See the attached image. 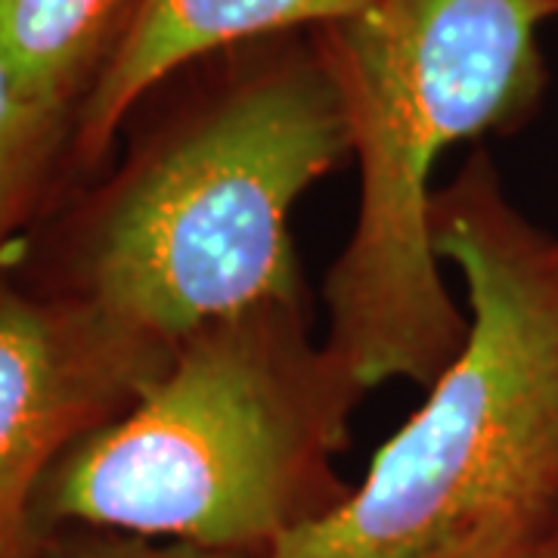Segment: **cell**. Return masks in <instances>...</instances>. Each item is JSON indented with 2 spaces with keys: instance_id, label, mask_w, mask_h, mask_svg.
<instances>
[{
  "instance_id": "cell-1",
  "label": "cell",
  "mask_w": 558,
  "mask_h": 558,
  "mask_svg": "<svg viewBox=\"0 0 558 558\" xmlns=\"http://www.w3.org/2000/svg\"><path fill=\"white\" fill-rule=\"evenodd\" d=\"M469 332L366 475L264 558H440L490 524L558 534V236L481 153L435 193Z\"/></svg>"
},
{
  "instance_id": "cell-2",
  "label": "cell",
  "mask_w": 558,
  "mask_h": 558,
  "mask_svg": "<svg viewBox=\"0 0 558 558\" xmlns=\"http://www.w3.org/2000/svg\"><path fill=\"white\" fill-rule=\"evenodd\" d=\"M553 20L558 0H363L332 25L360 205L326 279V348L363 391L432 385L465 341L432 242V178L457 143L531 112Z\"/></svg>"
},
{
  "instance_id": "cell-3",
  "label": "cell",
  "mask_w": 558,
  "mask_h": 558,
  "mask_svg": "<svg viewBox=\"0 0 558 558\" xmlns=\"http://www.w3.org/2000/svg\"><path fill=\"white\" fill-rule=\"evenodd\" d=\"M363 395L304 307L218 319L40 484V537L62 524L264 558L317 519L314 494Z\"/></svg>"
},
{
  "instance_id": "cell-4",
  "label": "cell",
  "mask_w": 558,
  "mask_h": 558,
  "mask_svg": "<svg viewBox=\"0 0 558 558\" xmlns=\"http://www.w3.org/2000/svg\"><path fill=\"white\" fill-rule=\"evenodd\" d=\"M348 153L329 53L242 72L116 180L81 248L78 295L168 357L218 319L304 307L289 220Z\"/></svg>"
},
{
  "instance_id": "cell-5",
  "label": "cell",
  "mask_w": 558,
  "mask_h": 558,
  "mask_svg": "<svg viewBox=\"0 0 558 558\" xmlns=\"http://www.w3.org/2000/svg\"><path fill=\"white\" fill-rule=\"evenodd\" d=\"M168 360L81 295L38 299L0 282V558L38 556L47 472Z\"/></svg>"
},
{
  "instance_id": "cell-6",
  "label": "cell",
  "mask_w": 558,
  "mask_h": 558,
  "mask_svg": "<svg viewBox=\"0 0 558 558\" xmlns=\"http://www.w3.org/2000/svg\"><path fill=\"white\" fill-rule=\"evenodd\" d=\"M363 0H140L75 116V149L100 159L153 87L190 62L301 25H339Z\"/></svg>"
},
{
  "instance_id": "cell-7",
  "label": "cell",
  "mask_w": 558,
  "mask_h": 558,
  "mask_svg": "<svg viewBox=\"0 0 558 558\" xmlns=\"http://www.w3.org/2000/svg\"><path fill=\"white\" fill-rule=\"evenodd\" d=\"M140 0H0V60L22 90L78 116Z\"/></svg>"
},
{
  "instance_id": "cell-8",
  "label": "cell",
  "mask_w": 558,
  "mask_h": 558,
  "mask_svg": "<svg viewBox=\"0 0 558 558\" xmlns=\"http://www.w3.org/2000/svg\"><path fill=\"white\" fill-rule=\"evenodd\" d=\"M69 134L75 116L28 97L0 60V252L32 215Z\"/></svg>"
},
{
  "instance_id": "cell-9",
  "label": "cell",
  "mask_w": 558,
  "mask_h": 558,
  "mask_svg": "<svg viewBox=\"0 0 558 558\" xmlns=\"http://www.w3.org/2000/svg\"><path fill=\"white\" fill-rule=\"evenodd\" d=\"M35 558H258L242 553H218L199 549L174 539H149L134 534H109V531H84L72 537L53 539V534L40 543Z\"/></svg>"
},
{
  "instance_id": "cell-10",
  "label": "cell",
  "mask_w": 558,
  "mask_h": 558,
  "mask_svg": "<svg viewBox=\"0 0 558 558\" xmlns=\"http://www.w3.org/2000/svg\"><path fill=\"white\" fill-rule=\"evenodd\" d=\"M546 539L549 537H539L524 524H490L472 537L459 539L440 558H527Z\"/></svg>"
},
{
  "instance_id": "cell-11",
  "label": "cell",
  "mask_w": 558,
  "mask_h": 558,
  "mask_svg": "<svg viewBox=\"0 0 558 558\" xmlns=\"http://www.w3.org/2000/svg\"><path fill=\"white\" fill-rule=\"evenodd\" d=\"M527 558H558V534L556 537L546 539L543 546H537V549H534Z\"/></svg>"
}]
</instances>
